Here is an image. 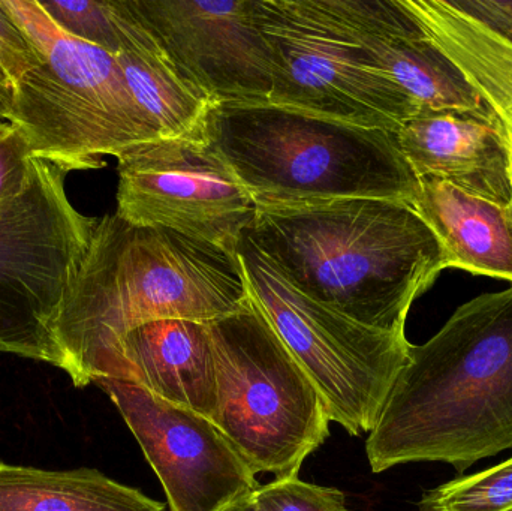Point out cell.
Listing matches in <instances>:
<instances>
[{"mask_svg": "<svg viewBox=\"0 0 512 511\" xmlns=\"http://www.w3.org/2000/svg\"><path fill=\"white\" fill-rule=\"evenodd\" d=\"M92 468L50 471L0 462V511H165Z\"/></svg>", "mask_w": 512, "mask_h": 511, "instance_id": "cell-18", "label": "cell"}, {"mask_svg": "<svg viewBox=\"0 0 512 511\" xmlns=\"http://www.w3.org/2000/svg\"><path fill=\"white\" fill-rule=\"evenodd\" d=\"M35 168L36 158L23 131L15 123L0 119V201L23 192Z\"/></svg>", "mask_w": 512, "mask_h": 511, "instance_id": "cell-23", "label": "cell"}, {"mask_svg": "<svg viewBox=\"0 0 512 511\" xmlns=\"http://www.w3.org/2000/svg\"><path fill=\"white\" fill-rule=\"evenodd\" d=\"M204 131L256 207L339 198L411 203L418 179L396 132L274 104H215Z\"/></svg>", "mask_w": 512, "mask_h": 511, "instance_id": "cell-4", "label": "cell"}, {"mask_svg": "<svg viewBox=\"0 0 512 511\" xmlns=\"http://www.w3.org/2000/svg\"><path fill=\"white\" fill-rule=\"evenodd\" d=\"M512 509V458L426 491L418 511H507Z\"/></svg>", "mask_w": 512, "mask_h": 511, "instance_id": "cell-20", "label": "cell"}, {"mask_svg": "<svg viewBox=\"0 0 512 511\" xmlns=\"http://www.w3.org/2000/svg\"><path fill=\"white\" fill-rule=\"evenodd\" d=\"M400 150L420 177L512 206V134L492 107L423 113L396 132Z\"/></svg>", "mask_w": 512, "mask_h": 511, "instance_id": "cell-14", "label": "cell"}, {"mask_svg": "<svg viewBox=\"0 0 512 511\" xmlns=\"http://www.w3.org/2000/svg\"><path fill=\"white\" fill-rule=\"evenodd\" d=\"M411 204L444 246L450 267L512 284V206L433 177H420Z\"/></svg>", "mask_w": 512, "mask_h": 511, "instance_id": "cell-16", "label": "cell"}, {"mask_svg": "<svg viewBox=\"0 0 512 511\" xmlns=\"http://www.w3.org/2000/svg\"><path fill=\"white\" fill-rule=\"evenodd\" d=\"M219 511H261L256 506L254 500V494L246 495V497L239 498V500L233 501V503L225 506L224 509Z\"/></svg>", "mask_w": 512, "mask_h": 511, "instance_id": "cell-26", "label": "cell"}, {"mask_svg": "<svg viewBox=\"0 0 512 511\" xmlns=\"http://www.w3.org/2000/svg\"><path fill=\"white\" fill-rule=\"evenodd\" d=\"M164 486L171 511H219L259 488L256 473L221 429L138 384L99 380Z\"/></svg>", "mask_w": 512, "mask_h": 511, "instance_id": "cell-12", "label": "cell"}, {"mask_svg": "<svg viewBox=\"0 0 512 511\" xmlns=\"http://www.w3.org/2000/svg\"><path fill=\"white\" fill-rule=\"evenodd\" d=\"M512 449V284L460 306L409 347L366 441L373 473L445 462L462 474Z\"/></svg>", "mask_w": 512, "mask_h": 511, "instance_id": "cell-3", "label": "cell"}, {"mask_svg": "<svg viewBox=\"0 0 512 511\" xmlns=\"http://www.w3.org/2000/svg\"><path fill=\"white\" fill-rule=\"evenodd\" d=\"M237 255L249 294L318 390L330 422L358 437L372 432L408 362L405 333L355 323L295 290L243 236Z\"/></svg>", "mask_w": 512, "mask_h": 511, "instance_id": "cell-8", "label": "cell"}, {"mask_svg": "<svg viewBox=\"0 0 512 511\" xmlns=\"http://www.w3.org/2000/svg\"><path fill=\"white\" fill-rule=\"evenodd\" d=\"M42 65L9 89L2 119L23 131L33 158L80 170L101 156L161 138L129 92L114 54L60 29L39 0H0Z\"/></svg>", "mask_w": 512, "mask_h": 511, "instance_id": "cell-5", "label": "cell"}, {"mask_svg": "<svg viewBox=\"0 0 512 511\" xmlns=\"http://www.w3.org/2000/svg\"><path fill=\"white\" fill-rule=\"evenodd\" d=\"M248 299L237 252L108 213L57 321L65 372L77 387L116 380L117 345L129 330L168 318L210 323Z\"/></svg>", "mask_w": 512, "mask_h": 511, "instance_id": "cell-1", "label": "cell"}, {"mask_svg": "<svg viewBox=\"0 0 512 511\" xmlns=\"http://www.w3.org/2000/svg\"><path fill=\"white\" fill-rule=\"evenodd\" d=\"M41 65L38 51L0 3V71L9 86L20 83L29 72Z\"/></svg>", "mask_w": 512, "mask_h": 511, "instance_id": "cell-24", "label": "cell"}, {"mask_svg": "<svg viewBox=\"0 0 512 511\" xmlns=\"http://www.w3.org/2000/svg\"><path fill=\"white\" fill-rule=\"evenodd\" d=\"M256 17L271 53L270 104L391 132L420 116L324 0H256Z\"/></svg>", "mask_w": 512, "mask_h": 511, "instance_id": "cell-9", "label": "cell"}, {"mask_svg": "<svg viewBox=\"0 0 512 511\" xmlns=\"http://www.w3.org/2000/svg\"><path fill=\"white\" fill-rule=\"evenodd\" d=\"M63 162L36 159L27 188L0 201V354L66 369L56 329L99 218L75 209Z\"/></svg>", "mask_w": 512, "mask_h": 511, "instance_id": "cell-7", "label": "cell"}, {"mask_svg": "<svg viewBox=\"0 0 512 511\" xmlns=\"http://www.w3.org/2000/svg\"><path fill=\"white\" fill-rule=\"evenodd\" d=\"M116 380L138 384L213 423L218 416V378L207 323L168 318L129 330L117 345Z\"/></svg>", "mask_w": 512, "mask_h": 511, "instance_id": "cell-15", "label": "cell"}, {"mask_svg": "<svg viewBox=\"0 0 512 511\" xmlns=\"http://www.w3.org/2000/svg\"><path fill=\"white\" fill-rule=\"evenodd\" d=\"M9 89H11V86H9L5 75L0 71V119H2L3 111H5L6 108V102H8Z\"/></svg>", "mask_w": 512, "mask_h": 511, "instance_id": "cell-27", "label": "cell"}, {"mask_svg": "<svg viewBox=\"0 0 512 511\" xmlns=\"http://www.w3.org/2000/svg\"><path fill=\"white\" fill-rule=\"evenodd\" d=\"M324 2L370 62L417 104L420 114L490 107L403 0Z\"/></svg>", "mask_w": 512, "mask_h": 511, "instance_id": "cell-13", "label": "cell"}, {"mask_svg": "<svg viewBox=\"0 0 512 511\" xmlns=\"http://www.w3.org/2000/svg\"><path fill=\"white\" fill-rule=\"evenodd\" d=\"M246 237L313 302L370 329L405 333L447 254L411 203L339 198L256 207Z\"/></svg>", "mask_w": 512, "mask_h": 511, "instance_id": "cell-2", "label": "cell"}, {"mask_svg": "<svg viewBox=\"0 0 512 511\" xmlns=\"http://www.w3.org/2000/svg\"><path fill=\"white\" fill-rule=\"evenodd\" d=\"M168 59L215 104H270L273 69L256 0H132Z\"/></svg>", "mask_w": 512, "mask_h": 511, "instance_id": "cell-11", "label": "cell"}, {"mask_svg": "<svg viewBox=\"0 0 512 511\" xmlns=\"http://www.w3.org/2000/svg\"><path fill=\"white\" fill-rule=\"evenodd\" d=\"M41 5L68 35L96 45L114 56L122 51L128 20L126 0H54L41 2Z\"/></svg>", "mask_w": 512, "mask_h": 511, "instance_id": "cell-21", "label": "cell"}, {"mask_svg": "<svg viewBox=\"0 0 512 511\" xmlns=\"http://www.w3.org/2000/svg\"><path fill=\"white\" fill-rule=\"evenodd\" d=\"M454 5L472 20L483 24L512 45V2L496 0H454Z\"/></svg>", "mask_w": 512, "mask_h": 511, "instance_id": "cell-25", "label": "cell"}, {"mask_svg": "<svg viewBox=\"0 0 512 511\" xmlns=\"http://www.w3.org/2000/svg\"><path fill=\"white\" fill-rule=\"evenodd\" d=\"M116 59L129 92L161 138L203 128L213 102L179 74L158 39L123 50Z\"/></svg>", "mask_w": 512, "mask_h": 511, "instance_id": "cell-19", "label": "cell"}, {"mask_svg": "<svg viewBox=\"0 0 512 511\" xmlns=\"http://www.w3.org/2000/svg\"><path fill=\"white\" fill-rule=\"evenodd\" d=\"M427 35L462 69L512 134V45L450 0H403Z\"/></svg>", "mask_w": 512, "mask_h": 511, "instance_id": "cell-17", "label": "cell"}, {"mask_svg": "<svg viewBox=\"0 0 512 511\" xmlns=\"http://www.w3.org/2000/svg\"><path fill=\"white\" fill-rule=\"evenodd\" d=\"M254 500L261 511H349L339 489L312 485L298 476L259 486Z\"/></svg>", "mask_w": 512, "mask_h": 511, "instance_id": "cell-22", "label": "cell"}, {"mask_svg": "<svg viewBox=\"0 0 512 511\" xmlns=\"http://www.w3.org/2000/svg\"><path fill=\"white\" fill-rule=\"evenodd\" d=\"M207 326L218 378L215 425L256 474L297 476L330 437L318 390L251 294L239 311Z\"/></svg>", "mask_w": 512, "mask_h": 511, "instance_id": "cell-6", "label": "cell"}, {"mask_svg": "<svg viewBox=\"0 0 512 511\" xmlns=\"http://www.w3.org/2000/svg\"><path fill=\"white\" fill-rule=\"evenodd\" d=\"M117 162V215L236 254L256 204L210 143L204 125L182 137L138 144Z\"/></svg>", "mask_w": 512, "mask_h": 511, "instance_id": "cell-10", "label": "cell"}, {"mask_svg": "<svg viewBox=\"0 0 512 511\" xmlns=\"http://www.w3.org/2000/svg\"><path fill=\"white\" fill-rule=\"evenodd\" d=\"M507 511H512V509H510V510H507Z\"/></svg>", "mask_w": 512, "mask_h": 511, "instance_id": "cell-28", "label": "cell"}]
</instances>
